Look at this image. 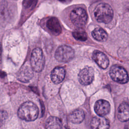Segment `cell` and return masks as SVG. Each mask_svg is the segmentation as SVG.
<instances>
[{
    "label": "cell",
    "mask_w": 129,
    "mask_h": 129,
    "mask_svg": "<svg viewBox=\"0 0 129 129\" xmlns=\"http://www.w3.org/2000/svg\"><path fill=\"white\" fill-rule=\"evenodd\" d=\"M94 78V71L91 67H86L79 73L78 80L79 82L83 85L90 84Z\"/></svg>",
    "instance_id": "obj_7"
},
{
    "label": "cell",
    "mask_w": 129,
    "mask_h": 129,
    "mask_svg": "<svg viewBox=\"0 0 129 129\" xmlns=\"http://www.w3.org/2000/svg\"><path fill=\"white\" fill-rule=\"evenodd\" d=\"M90 126L92 129H109V123L104 117H94L91 121Z\"/></svg>",
    "instance_id": "obj_11"
},
{
    "label": "cell",
    "mask_w": 129,
    "mask_h": 129,
    "mask_svg": "<svg viewBox=\"0 0 129 129\" xmlns=\"http://www.w3.org/2000/svg\"><path fill=\"white\" fill-rule=\"evenodd\" d=\"M94 108L96 114L99 116L102 117L109 112L110 105L107 101L101 99L96 102Z\"/></svg>",
    "instance_id": "obj_9"
},
{
    "label": "cell",
    "mask_w": 129,
    "mask_h": 129,
    "mask_svg": "<svg viewBox=\"0 0 129 129\" xmlns=\"http://www.w3.org/2000/svg\"><path fill=\"white\" fill-rule=\"evenodd\" d=\"M37 0H23V5L26 9L33 8L36 4Z\"/></svg>",
    "instance_id": "obj_19"
},
{
    "label": "cell",
    "mask_w": 129,
    "mask_h": 129,
    "mask_svg": "<svg viewBox=\"0 0 129 129\" xmlns=\"http://www.w3.org/2000/svg\"><path fill=\"white\" fill-rule=\"evenodd\" d=\"M117 117L121 122H125L129 120V104L123 102L121 103L117 109Z\"/></svg>",
    "instance_id": "obj_13"
},
{
    "label": "cell",
    "mask_w": 129,
    "mask_h": 129,
    "mask_svg": "<svg viewBox=\"0 0 129 129\" xmlns=\"http://www.w3.org/2000/svg\"><path fill=\"white\" fill-rule=\"evenodd\" d=\"M46 27L53 35H58L61 32V27L59 21L55 17H52L47 20Z\"/></svg>",
    "instance_id": "obj_12"
},
{
    "label": "cell",
    "mask_w": 129,
    "mask_h": 129,
    "mask_svg": "<svg viewBox=\"0 0 129 129\" xmlns=\"http://www.w3.org/2000/svg\"><path fill=\"white\" fill-rule=\"evenodd\" d=\"M94 14L98 22L108 23L113 18V11L111 6L108 4L101 3L95 8Z\"/></svg>",
    "instance_id": "obj_2"
},
{
    "label": "cell",
    "mask_w": 129,
    "mask_h": 129,
    "mask_svg": "<svg viewBox=\"0 0 129 129\" xmlns=\"http://www.w3.org/2000/svg\"><path fill=\"white\" fill-rule=\"evenodd\" d=\"M74 56L75 52L74 49L68 45L59 46L55 53L56 59L61 62H68L71 61Z\"/></svg>",
    "instance_id": "obj_6"
},
{
    "label": "cell",
    "mask_w": 129,
    "mask_h": 129,
    "mask_svg": "<svg viewBox=\"0 0 129 129\" xmlns=\"http://www.w3.org/2000/svg\"><path fill=\"white\" fill-rule=\"evenodd\" d=\"M45 127L46 129H61L62 123L58 118L50 116L46 120Z\"/></svg>",
    "instance_id": "obj_16"
},
{
    "label": "cell",
    "mask_w": 129,
    "mask_h": 129,
    "mask_svg": "<svg viewBox=\"0 0 129 129\" xmlns=\"http://www.w3.org/2000/svg\"><path fill=\"white\" fill-rule=\"evenodd\" d=\"M85 118V113L81 109H77L73 111L69 116L70 121L75 124L82 122Z\"/></svg>",
    "instance_id": "obj_15"
},
{
    "label": "cell",
    "mask_w": 129,
    "mask_h": 129,
    "mask_svg": "<svg viewBox=\"0 0 129 129\" xmlns=\"http://www.w3.org/2000/svg\"><path fill=\"white\" fill-rule=\"evenodd\" d=\"M2 44L1 42H0V63L2 62Z\"/></svg>",
    "instance_id": "obj_21"
},
{
    "label": "cell",
    "mask_w": 129,
    "mask_h": 129,
    "mask_svg": "<svg viewBox=\"0 0 129 129\" xmlns=\"http://www.w3.org/2000/svg\"><path fill=\"white\" fill-rule=\"evenodd\" d=\"M70 19L75 26L81 27L85 26L87 23V14L82 8H77L71 12Z\"/></svg>",
    "instance_id": "obj_5"
},
{
    "label": "cell",
    "mask_w": 129,
    "mask_h": 129,
    "mask_svg": "<svg viewBox=\"0 0 129 129\" xmlns=\"http://www.w3.org/2000/svg\"><path fill=\"white\" fill-rule=\"evenodd\" d=\"M33 77V70L31 66L24 65L21 67L17 75L18 79L23 83L28 82Z\"/></svg>",
    "instance_id": "obj_8"
},
{
    "label": "cell",
    "mask_w": 129,
    "mask_h": 129,
    "mask_svg": "<svg viewBox=\"0 0 129 129\" xmlns=\"http://www.w3.org/2000/svg\"><path fill=\"white\" fill-rule=\"evenodd\" d=\"M92 57L96 63L102 69H106L109 65V59L107 56L102 52L95 50L92 55Z\"/></svg>",
    "instance_id": "obj_10"
},
{
    "label": "cell",
    "mask_w": 129,
    "mask_h": 129,
    "mask_svg": "<svg viewBox=\"0 0 129 129\" xmlns=\"http://www.w3.org/2000/svg\"><path fill=\"white\" fill-rule=\"evenodd\" d=\"M73 37L78 40L84 41L87 40V36L86 32L84 30H78L73 32Z\"/></svg>",
    "instance_id": "obj_18"
},
{
    "label": "cell",
    "mask_w": 129,
    "mask_h": 129,
    "mask_svg": "<svg viewBox=\"0 0 129 129\" xmlns=\"http://www.w3.org/2000/svg\"><path fill=\"white\" fill-rule=\"evenodd\" d=\"M111 78L115 82L120 84L126 83L129 80L126 70L122 67L117 65L112 66L109 71Z\"/></svg>",
    "instance_id": "obj_4"
},
{
    "label": "cell",
    "mask_w": 129,
    "mask_h": 129,
    "mask_svg": "<svg viewBox=\"0 0 129 129\" xmlns=\"http://www.w3.org/2000/svg\"><path fill=\"white\" fill-rule=\"evenodd\" d=\"M30 64L35 72H40L43 69L45 59L42 50L40 48H36L33 50L30 58Z\"/></svg>",
    "instance_id": "obj_3"
},
{
    "label": "cell",
    "mask_w": 129,
    "mask_h": 129,
    "mask_svg": "<svg viewBox=\"0 0 129 129\" xmlns=\"http://www.w3.org/2000/svg\"><path fill=\"white\" fill-rule=\"evenodd\" d=\"M92 35L96 40L100 42L105 41L108 37L106 32L102 28H96L92 32Z\"/></svg>",
    "instance_id": "obj_17"
},
{
    "label": "cell",
    "mask_w": 129,
    "mask_h": 129,
    "mask_svg": "<svg viewBox=\"0 0 129 129\" xmlns=\"http://www.w3.org/2000/svg\"><path fill=\"white\" fill-rule=\"evenodd\" d=\"M8 117V113L5 110H0V127H1Z\"/></svg>",
    "instance_id": "obj_20"
},
{
    "label": "cell",
    "mask_w": 129,
    "mask_h": 129,
    "mask_svg": "<svg viewBox=\"0 0 129 129\" xmlns=\"http://www.w3.org/2000/svg\"><path fill=\"white\" fill-rule=\"evenodd\" d=\"M66 75V72L62 67H57L55 68L51 72L50 77L51 81L54 84H59L64 79Z\"/></svg>",
    "instance_id": "obj_14"
},
{
    "label": "cell",
    "mask_w": 129,
    "mask_h": 129,
    "mask_svg": "<svg viewBox=\"0 0 129 129\" xmlns=\"http://www.w3.org/2000/svg\"><path fill=\"white\" fill-rule=\"evenodd\" d=\"M58 1L61 2L62 3H69V2H71L72 0H58Z\"/></svg>",
    "instance_id": "obj_22"
},
{
    "label": "cell",
    "mask_w": 129,
    "mask_h": 129,
    "mask_svg": "<svg viewBox=\"0 0 129 129\" xmlns=\"http://www.w3.org/2000/svg\"><path fill=\"white\" fill-rule=\"evenodd\" d=\"M39 109L33 102L26 101L21 105L18 110V115L21 119L26 121H33L38 115Z\"/></svg>",
    "instance_id": "obj_1"
}]
</instances>
